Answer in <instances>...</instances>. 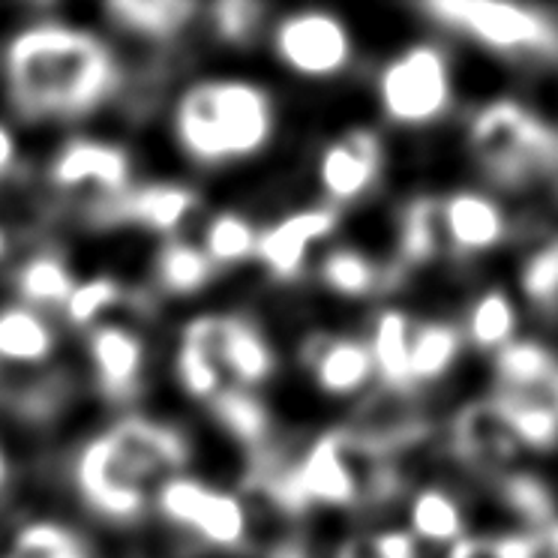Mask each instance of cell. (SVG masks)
<instances>
[{
  "mask_svg": "<svg viewBox=\"0 0 558 558\" xmlns=\"http://www.w3.org/2000/svg\"><path fill=\"white\" fill-rule=\"evenodd\" d=\"M13 106L27 118H82L118 85L111 51L87 31L43 22L3 54Z\"/></svg>",
  "mask_w": 558,
  "mask_h": 558,
  "instance_id": "1",
  "label": "cell"
},
{
  "mask_svg": "<svg viewBox=\"0 0 558 558\" xmlns=\"http://www.w3.org/2000/svg\"><path fill=\"white\" fill-rule=\"evenodd\" d=\"M274 133V102L265 87L238 78L193 85L174 109V135L198 166H226L258 154Z\"/></svg>",
  "mask_w": 558,
  "mask_h": 558,
  "instance_id": "2",
  "label": "cell"
},
{
  "mask_svg": "<svg viewBox=\"0 0 558 558\" xmlns=\"http://www.w3.org/2000/svg\"><path fill=\"white\" fill-rule=\"evenodd\" d=\"M378 109L397 126L441 121L453 102L448 51L436 43H412L397 51L376 78Z\"/></svg>",
  "mask_w": 558,
  "mask_h": 558,
  "instance_id": "3",
  "label": "cell"
},
{
  "mask_svg": "<svg viewBox=\"0 0 558 558\" xmlns=\"http://www.w3.org/2000/svg\"><path fill=\"white\" fill-rule=\"evenodd\" d=\"M474 159L498 183H522L556 154V138L534 114L498 99L474 118L469 130Z\"/></svg>",
  "mask_w": 558,
  "mask_h": 558,
  "instance_id": "4",
  "label": "cell"
},
{
  "mask_svg": "<svg viewBox=\"0 0 558 558\" xmlns=\"http://www.w3.org/2000/svg\"><path fill=\"white\" fill-rule=\"evenodd\" d=\"M426 13L477 39L501 54H541L558 49V27L532 7L493 0H441L426 3Z\"/></svg>",
  "mask_w": 558,
  "mask_h": 558,
  "instance_id": "5",
  "label": "cell"
},
{
  "mask_svg": "<svg viewBox=\"0 0 558 558\" xmlns=\"http://www.w3.org/2000/svg\"><path fill=\"white\" fill-rule=\"evenodd\" d=\"M274 54L294 75L333 78L352 66L354 39L340 15L328 10H301L274 27Z\"/></svg>",
  "mask_w": 558,
  "mask_h": 558,
  "instance_id": "6",
  "label": "cell"
},
{
  "mask_svg": "<svg viewBox=\"0 0 558 558\" xmlns=\"http://www.w3.org/2000/svg\"><path fill=\"white\" fill-rule=\"evenodd\" d=\"M75 484L97 513L109 520H135L147 508L154 481L106 433L78 453Z\"/></svg>",
  "mask_w": 558,
  "mask_h": 558,
  "instance_id": "7",
  "label": "cell"
},
{
  "mask_svg": "<svg viewBox=\"0 0 558 558\" xmlns=\"http://www.w3.org/2000/svg\"><path fill=\"white\" fill-rule=\"evenodd\" d=\"M157 505L166 520L195 532L205 544L238 549L246 541V510L241 498L210 489L195 477H169L159 484Z\"/></svg>",
  "mask_w": 558,
  "mask_h": 558,
  "instance_id": "8",
  "label": "cell"
},
{
  "mask_svg": "<svg viewBox=\"0 0 558 558\" xmlns=\"http://www.w3.org/2000/svg\"><path fill=\"white\" fill-rule=\"evenodd\" d=\"M181 340L193 342L217 364L231 388H255L274 373L267 340L241 316H202L183 328Z\"/></svg>",
  "mask_w": 558,
  "mask_h": 558,
  "instance_id": "9",
  "label": "cell"
},
{
  "mask_svg": "<svg viewBox=\"0 0 558 558\" xmlns=\"http://www.w3.org/2000/svg\"><path fill=\"white\" fill-rule=\"evenodd\" d=\"M51 181L61 190L99 195V214L114 205L121 195L130 193V159L121 147L109 142L75 138L61 147V154L51 162Z\"/></svg>",
  "mask_w": 558,
  "mask_h": 558,
  "instance_id": "10",
  "label": "cell"
},
{
  "mask_svg": "<svg viewBox=\"0 0 558 558\" xmlns=\"http://www.w3.org/2000/svg\"><path fill=\"white\" fill-rule=\"evenodd\" d=\"M316 171L333 205H352L376 186L381 174V145L369 130L342 133L322 147Z\"/></svg>",
  "mask_w": 558,
  "mask_h": 558,
  "instance_id": "11",
  "label": "cell"
},
{
  "mask_svg": "<svg viewBox=\"0 0 558 558\" xmlns=\"http://www.w3.org/2000/svg\"><path fill=\"white\" fill-rule=\"evenodd\" d=\"M304 369L322 393L354 397L376 376V361L366 340L345 333H313L304 345Z\"/></svg>",
  "mask_w": 558,
  "mask_h": 558,
  "instance_id": "12",
  "label": "cell"
},
{
  "mask_svg": "<svg viewBox=\"0 0 558 558\" xmlns=\"http://www.w3.org/2000/svg\"><path fill=\"white\" fill-rule=\"evenodd\" d=\"M445 250L453 255H481L508 238V217L496 198L474 190H457L438 202Z\"/></svg>",
  "mask_w": 558,
  "mask_h": 558,
  "instance_id": "13",
  "label": "cell"
},
{
  "mask_svg": "<svg viewBox=\"0 0 558 558\" xmlns=\"http://www.w3.org/2000/svg\"><path fill=\"white\" fill-rule=\"evenodd\" d=\"M337 219L340 217L333 207H306V210L289 214L258 234L255 255L277 279H294L304 270L313 243L328 238L330 231L337 229Z\"/></svg>",
  "mask_w": 558,
  "mask_h": 558,
  "instance_id": "14",
  "label": "cell"
},
{
  "mask_svg": "<svg viewBox=\"0 0 558 558\" xmlns=\"http://www.w3.org/2000/svg\"><path fill=\"white\" fill-rule=\"evenodd\" d=\"M87 352L106 397L126 400L138 388V378L145 369V345L133 330L121 325H99L87 337Z\"/></svg>",
  "mask_w": 558,
  "mask_h": 558,
  "instance_id": "15",
  "label": "cell"
},
{
  "mask_svg": "<svg viewBox=\"0 0 558 558\" xmlns=\"http://www.w3.org/2000/svg\"><path fill=\"white\" fill-rule=\"evenodd\" d=\"M457 441H460L462 457L484 472L505 469L520 450V441L510 429L505 405L498 400L477 402L462 414L460 424H457Z\"/></svg>",
  "mask_w": 558,
  "mask_h": 558,
  "instance_id": "16",
  "label": "cell"
},
{
  "mask_svg": "<svg viewBox=\"0 0 558 558\" xmlns=\"http://www.w3.org/2000/svg\"><path fill=\"white\" fill-rule=\"evenodd\" d=\"M109 436L150 481L166 484L186 462V441L171 426L154 424L145 417H126L118 426H111Z\"/></svg>",
  "mask_w": 558,
  "mask_h": 558,
  "instance_id": "17",
  "label": "cell"
},
{
  "mask_svg": "<svg viewBox=\"0 0 558 558\" xmlns=\"http://www.w3.org/2000/svg\"><path fill=\"white\" fill-rule=\"evenodd\" d=\"M195 207V193L178 183H150L142 190H130L114 205H109L99 217L138 222L147 229L169 234L181 226L186 214Z\"/></svg>",
  "mask_w": 558,
  "mask_h": 558,
  "instance_id": "18",
  "label": "cell"
},
{
  "mask_svg": "<svg viewBox=\"0 0 558 558\" xmlns=\"http://www.w3.org/2000/svg\"><path fill=\"white\" fill-rule=\"evenodd\" d=\"M58 345L49 318L31 306H10L0 313V366L25 369L49 361Z\"/></svg>",
  "mask_w": 558,
  "mask_h": 558,
  "instance_id": "19",
  "label": "cell"
},
{
  "mask_svg": "<svg viewBox=\"0 0 558 558\" xmlns=\"http://www.w3.org/2000/svg\"><path fill=\"white\" fill-rule=\"evenodd\" d=\"M414 318L402 310H381L369 328L366 345L376 361V376L393 390L412 388L409 376V337Z\"/></svg>",
  "mask_w": 558,
  "mask_h": 558,
  "instance_id": "20",
  "label": "cell"
},
{
  "mask_svg": "<svg viewBox=\"0 0 558 558\" xmlns=\"http://www.w3.org/2000/svg\"><path fill=\"white\" fill-rule=\"evenodd\" d=\"M462 330L448 322H412L409 337V376L414 385H429L457 364L462 352Z\"/></svg>",
  "mask_w": 558,
  "mask_h": 558,
  "instance_id": "21",
  "label": "cell"
},
{
  "mask_svg": "<svg viewBox=\"0 0 558 558\" xmlns=\"http://www.w3.org/2000/svg\"><path fill=\"white\" fill-rule=\"evenodd\" d=\"M409 532L421 544H460L465 541V513L457 498L441 486H424L409 505Z\"/></svg>",
  "mask_w": 558,
  "mask_h": 558,
  "instance_id": "22",
  "label": "cell"
},
{
  "mask_svg": "<svg viewBox=\"0 0 558 558\" xmlns=\"http://www.w3.org/2000/svg\"><path fill=\"white\" fill-rule=\"evenodd\" d=\"M517 325H520V316L510 294L505 289H486L469 306L462 337L472 342L474 349L501 352L510 342H517Z\"/></svg>",
  "mask_w": 558,
  "mask_h": 558,
  "instance_id": "23",
  "label": "cell"
},
{
  "mask_svg": "<svg viewBox=\"0 0 558 558\" xmlns=\"http://www.w3.org/2000/svg\"><path fill=\"white\" fill-rule=\"evenodd\" d=\"M75 289L70 267L63 265L61 255L43 253L27 258L15 274V292L22 294L27 306H66Z\"/></svg>",
  "mask_w": 558,
  "mask_h": 558,
  "instance_id": "24",
  "label": "cell"
},
{
  "mask_svg": "<svg viewBox=\"0 0 558 558\" xmlns=\"http://www.w3.org/2000/svg\"><path fill=\"white\" fill-rule=\"evenodd\" d=\"M318 279L328 292L340 298H366L381 286V270L378 265L354 246H337L318 262Z\"/></svg>",
  "mask_w": 558,
  "mask_h": 558,
  "instance_id": "25",
  "label": "cell"
},
{
  "mask_svg": "<svg viewBox=\"0 0 558 558\" xmlns=\"http://www.w3.org/2000/svg\"><path fill=\"white\" fill-rule=\"evenodd\" d=\"M195 7L183 0H114L109 3V15L135 34L147 37H171L178 34L190 19Z\"/></svg>",
  "mask_w": 558,
  "mask_h": 558,
  "instance_id": "26",
  "label": "cell"
},
{
  "mask_svg": "<svg viewBox=\"0 0 558 558\" xmlns=\"http://www.w3.org/2000/svg\"><path fill=\"white\" fill-rule=\"evenodd\" d=\"M217 265L193 243L169 241L157 255V279L169 294H195L205 289Z\"/></svg>",
  "mask_w": 558,
  "mask_h": 558,
  "instance_id": "27",
  "label": "cell"
},
{
  "mask_svg": "<svg viewBox=\"0 0 558 558\" xmlns=\"http://www.w3.org/2000/svg\"><path fill=\"white\" fill-rule=\"evenodd\" d=\"M400 250L409 265H426L448 253L436 198H417L405 207L400 222Z\"/></svg>",
  "mask_w": 558,
  "mask_h": 558,
  "instance_id": "28",
  "label": "cell"
},
{
  "mask_svg": "<svg viewBox=\"0 0 558 558\" xmlns=\"http://www.w3.org/2000/svg\"><path fill=\"white\" fill-rule=\"evenodd\" d=\"M510 429L520 441V448L553 450L558 445V412L544 400L532 397H501Z\"/></svg>",
  "mask_w": 558,
  "mask_h": 558,
  "instance_id": "29",
  "label": "cell"
},
{
  "mask_svg": "<svg viewBox=\"0 0 558 558\" xmlns=\"http://www.w3.org/2000/svg\"><path fill=\"white\" fill-rule=\"evenodd\" d=\"M210 409L217 414V421L231 436L241 438L246 445H262L270 429V417H267L265 405L255 400L250 390L243 388H226L217 400L210 402Z\"/></svg>",
  "mask_w": 558,
  "mask_h": 558,
  "instance_id": "30",
  "label": "cell"
},
{
  "mask_svg": "<svg viewBox=\"0 0 558 558\" xmlns=\"http://www.w3.org/2000/svg\"><path fill=\"white\" fill-rule=\"evenodd\" d=\"M255 226L241 214H219L207 222L205 255L214 265H238L258 250Z\"/></svg>",
  "mask_w": 558,
  "mask_h": 558,
  "instance_id": "31",
  "label": "cell"
},
{
  "mask_svg": "<svg viewBox=\"0 0 558 558\" xmlns=\"http://www.w3.org/2000/svg\"><path fill=\"white\" fill-rule=\"evenodd\" d=\"M10 558H90L70 529L54 522H34L19 532Z\"/></svg>",
  "mask_w": 558,
  "mask_h": 558,
  "instance_id": "32",
  "label": "cell"
},
{
  "mask_svg": "<svg viewBox=\"0 0 558 558\" xmlns=\"http://www.w3.org/2000/svg\"><path fill=\"white\" fill-rule=\"evenodd\" d=\"M522 292L541 313L558 310V241H549L522 267Z\"/></svg>",
  "mask_w": 558,
  "mask_h": 558,
  "instance_id": "33",
  "label": "cell"
},
{
  "mask_svg": "<svg viewBox=\"0 0 558 558\" xmlns=\"http://www.w3.org/2000/svg\"><path fill=\"white\" fill-rule=\"evenodd\" d=\"M178 378H181L183 390L195 400L214 402L222 390L229 388L217 364L198 345L186 340H181V349H178Z\"/></svg>",
  "mask_w": 558,
  "mask_h": 558,
  "instance_id": "34",
  "label": "cell"
},
{
  "mask_svg": "<svg viewBox=\"0 0 558 558\" xmlns=\"http://www.w3.org/2000/svg\"><path fill=\"white\" fill-rule=\"evenodd\" d=\"M118 301H121V286L114 279H87V282H75V289L70 294L66 306H63V313H66V318L73 325L87 328V325H94Z\"/></svg>",
  "mask_w": 558,
  "mask_h": 558,
  "instance_id": "35",
  "label": "cell"
},
{
  "mask_svg": "<svg viewBox=\"0 0 558 558\" xmlns=\"http://www.w3.org/2000/svg\"><path fill=\"white\" fill-rule=\"evenodd\" d=\"M505 496H508L510 508L520 510L522 517H529L532 522H549L553 517V498L537 477H529V474L508 477Z\"/></svg>",
  "mask_w": 558,
  "mask_h": 558,
  "instance_id": "36",
  "label": "cell"
},
{
  "mask_svg": "<svg viewBox=\"0 0 558 558\" xmlns=\"http://www.w3.org/2000/svg\"><path fill=\"white\" fill-rule=\"evenodd\" d=\"M450 558H537V544L529 537H465L450 549Z\"/></svg>",
  "mask_w": 558,
  "mask_h": 558,
  "instance_id": "37",
  "label": "cell"
},
{
  "mask_svg": "<svg viewBox=\"0 0 558 558\" xmlns=\"http://www.w3.org/2000/svg\"><path fill=\"white\" fill-rule=\"evenodd\" d=\"M265 10L258 3H246V0H231V3H219L214 10V19H217V31L231 43H246L253 39V34L258 31V22H262Z\"/></svg>",
  "mask_w": 558,
  "mask_h": 558,
  "instance_id": "38",
  "label": "cell"
},
{
  "mask_svg": "<svg viewBox=\"0 0 558 558\" xmlns=\"http://www.w3.org/2000/svg\"><path fill=\"white\" fill-rule=\"evenodd\" d=\"M342 558H421L412 532H376L357 541Z\"/></svg>",
  "mask_w": 558,
  "mask_h": 558,
  "instance_id": "39",
  "label": "cell"
},
{
  "mask_svg": "<svg viewBox=\"0 0 558 558\" xmlns=\"http://www.w3.org/2000/svg\"><path fill=\"white\" fill-rule=\"evenodd\" d=\"M15 157H19V150H15L13 133L0 123V178H7L13 171Z\"/></svg>",
  "mask_w": 558,
  "mask_h": 558,
  "instance_id": "40",
  "label": "cell"
},
{
  "mask_svg": "<svg viewBox=\"0 0 558 558\" xmlns=\"http://www.w3.org/2000/svg\"><path fill=\"white\" fill-rule=\"evenodd\" d=\"M549 556L558 558V525L549 529Z\"/></svg>",
  "mask_w": 558,
  "mask_h": 558,
  "instance_id": "41",
  "label": "cell"
},
{
  "mask_svg": "<svg viewBox=\"0 0 558 558\" xmlns=\"http://www.w3.org/2000/svg\"><path fill=\"white\" fill-rule=\"evenodd\" d=\"M7 484V453L0 448V486Z\"/></svg>",
  "mask_w": 558,
  "mask_h": 558,
  "instance_id": "42",
  "label": "cell"
},
{
  "mask_svg": "<svg viewBox=\"0 0 558 558\" xmlns=\"http://www.w3.org/2000/svg\"><path fill=\"white\" fill-rule=\"evenodd\" d=\"M7 253V238H3V231H0V255Z\"/></svg>",
  "mask_w": 558,
  "mask_h": 558,
  "instance_id": "43",
  "label": "cell"
}]
</instances>
